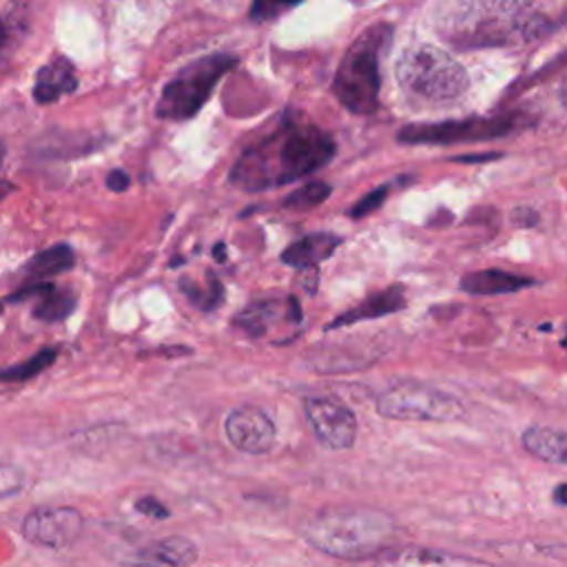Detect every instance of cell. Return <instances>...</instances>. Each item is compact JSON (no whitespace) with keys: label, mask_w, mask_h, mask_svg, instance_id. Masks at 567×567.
<instances>
[{"label":"cell","mask_w":567,"mask_h":567,"mask_svg":"<svg viewBox=\"0 0 567 567\" xmlns=\"http://www.w3.org/2000/svg\"><path fill=\"white\" fill-rule=\"evenodd\" d=\"M334 155L332 137L308 122H286L239 155L230 182L244 190H266L306 177Z\"/></svg>","instance_id":"obj_1"},{"label":"cell","mask_w":567,"mask_h":567,"mask_svg":"<svg viewBox=\"0 0 567 567\" xmlns=\"http://www.w3.org/2000/svg\"><path fill=\"white\" fill-rule=\"evenodd\" d=\"M394 532V520L385 512L363 505L326 507L301 529L308 545L346 560H361L385 549Z\"/></svg>","instance_id":"obj_2"},{"label":"cell","mask_w":567,"mask_h":567,"mask_svg":"<svg viewBox=\"0 0 567 567\" xmlns=\"http://www.w3.org/2000/svg\"><path fill=\"white\" fill-rule=\"evenodd\" d=\"M388 40L390 29L377 24L363 31L343 53L332 80V91L348 111L365 115L377 109L381 86L379 62Z\"/></svg>","instance_id":"obj_3"},{"label":"cell","mask_w":567,"mask_h":567,"mask_svg":"<svg viewBox=\"0 0 567 567\" xmlns=\"http://www.w3.org/2000/svg\"><path fill=\"white\" fill-rule=\"evenodd\" d=\"M399 84L423 100L445 102L465 93L470 78L461 62L434 44H414L396 62Z\"/></svg>","instance_id":"obj_4"},{"label":"cell","mask_w":567,"mask_h":567,"mask_svg":"<svg viewBox=\"0 0 567 567\" xmlns=\"http://www.w3.org/2000/svg\"><path fill=\"white\" fill-rule=\"evenodd\" d=\"M235 64L237 58L228 53H213L190 62L164 86L157 102V115L173 122L193 117L208 100L217 80Z\"/></svg>","instance_id":"obj_5"},{"label":"cell","mask_w":567,"mask_h":567,"mask_svg":"<svg viewBox=\"0 0 567 567\" xmlns=\"http://www.w3.org/2000/svg\"><path fill=\"white\" fill-rule=\"evenodd\" d=\"M374 408L383 419L394 421L454 423L467 414L465 405L454 394L416 381H399L388 385L377 396Z\"/></svg>","instance_id":"obj_6"},{"label":"cell","mask_w":567,"mask_h":567,"mask_svg":"<svg viewBox=\"0 0 567 567\" xmlns=\"http://www.w3.org/2000/svg\"><path fill=\"white\" fill-rule=\"evenodd\" d=\"M540 24L543 18L532 9L501 0L492 9L472 18L456 42L461 44V40H472V44H512L532 38Z\"/></svg>","instance_id":"obj_7"},{"label":"cell","mask_w":567,"mask_h":567,"mask_svg":"<svg viewBox=\"0 0 567 567\" xmlns=\"http://www.w3.org/2000/svg\"><path fill=\"white\" fill-rule=\"evenodd\" d=\"M84 527L80 509L66 505H40L22 518V536L47 549L71 547Z\"/></svg>","instance_id":"obj_8"},{"label":"cell","mask_w":567,"mask_h":567,"mask_svg":"<svg viewBox=\"0 0 567 567\" xmlns=\"http://www.w3.org/2000/svg\"><path fill=\"white\" fill-rule=\"evenodd\" d=\"M306 421L315 439L328 450H348L357 439L354 412L332 396H308L303 401Z\"/></svg>","instance_id":"obj_9"},{"label":"cell","mask_w":567,"mask_h":567,"mask_svg":"<svg viewBox=\"0 0 567 567\" xmlns=\"http://www.w3.org/2000/svg\"><path fill=\"white\" fill-rule=\"evenodd\" d=\"M224 432L228 441L246 454H264L275 445L277 439L275 423L264 410L255 405L230 410L224 421Z\"/></svg>","instance_id":"obj_10"},{"label":"cell","mask_w":567,"mask_h":567,"mask_svg":"<svg viewBox=\"0 0 567 567\" xmlns=\"http://www.w3.org/2000/svg\"><path fill=\"white\" fill-rule=\"evenodd\" d=\"M350 567H494L485 560L450 554L425 547H399L381 549L368 558L354 560Z\"/></svg>","instance_id":"obj_11"},{"label":"cell","mask_w":567,"mask_h":567,"mask_svg":"<svg viewBox=\"0 0 567 567\" xmlns=\"http://www.w3.org/2000/svg\"><path fill=\"white\" fill-rule=\"evenodd\" d=\"M199 556L197 545L186 536H164L135 549L128 567H190Z\"/></svg>","instance_id":"obj_12"},{"label":"cell","mask_w":567,"mask_h":567,"mask_svg":"<svg viewBox=\"0 0 567 567\" xmlns=\"http://www.w3.org/2000/svg\"><path fill=\"white\" fill-rule=\"evenodd\" d=\"M405 308V290L403 286L394 284L388 286L379 292H372L370 297H365L363 301H359L357 306L348 308L343 315L334 317L326 330H334V328H343V326H352L359 321H370V319H381L388 315H394L399 310Z\"/></svg>","instance_id":"obj_13"},{"label":"cell","mask_w":567,"mask_h":567,"mask_svg":"<svg viewBox=\"0 0 567 567\" xmlns=\"http://www.w3.org/2000/svg\"><path fill=\"white\" fill-rule=\"evenodd\" d=\"M527 454L543 463L567 467V432L549 425H529L520 434Z\"/></svg>","instance_id":"obj_14"},{"label":"cell","mask_w":567,"mask_h":567,"mask_svg":"<svg viewBox=\"0 0 567 567\" xmlns=\"http://www.w3.org/2000/svg\"><path fill=\"white\" fill-rule=\"evenodd\" d=\"M534 286V279L523 277V275H514V272H505V270H496V268H487V270H476V272H467L465 277H461L458 288L467 295H507V292H516L523 288Z\"/></svg>","instance_id":"obj_15"},{"label":"cell","mask_w":567,"mask_h":567,"mask_svg":"<svg viewBox=\"0 0 567 567\" xmlns=\"http://www.w3.org/2000/svg\"><path fill=\"white\" fill-rule=\"evenodd\" d=\"M339 244H341V239L332 233H312V235H306L299 241L290 244L281 252V261L292 268H310V266H317L319 261L328 259L337 250Z\"/></svg>","instance_id":"obj_16"},{"label":"cell","mask_w":567,"mask_h":567,"mask_svg":"<svg viewBox=\"0 0 567 567\" xmlns=\"http://www.w3.org/2000/svg\"><path fill=\"white\" fill-rule=\"evenodd\" d=\"M75 84H78V80H75L73 66L64 58H55L53 62H49L47 66L40 69L35 89H33V97L40 104H49V102H55L58 97H62L64 93H71L75 89Z\"/></svg>","instance_id":"obj_17"},{"label":"cell","mask_w":567,"mask_h":567,"mask_svg":"<svg viewBox=\"0 0 567 567\" xmlns=\"http://www.w3.org/2000/svg\"><path fill=\"white\" fill-rule=\"evenodd\" d=\"M290 310V297L286 301L279 299H259L250 306H246L237 317H235V326H239L244 332L257 337V334H266L270 330V326Z\"/></svg>","instance_id":"obj_18"},{"label":"cell","mask_w":567,"mask_h":567,"mask_svg":"<svg viewBox=\"0 0 567 567\" xmlns=\"http://www.w3.org/2000/svg\"><path fill=\"white\" fill-rule=\"evenodd\" d=\"M75 264V252L71 246L66 244H55L42 252H38L29 266H27V272L31 279H38V281H44L47 277H53V275H60L69 268H73Z\"/></svg>","instance_id":"obj_19"},{"label":"cell","mask_w":567,"mask_h":567,"mask_svg":"<svg viewBox=\"0 0 567 567\" xmlns=\"http://www.w3.org/2000/svg\"><path fill=\"white\" fill-rule=\"evenodd\" d=\"M75 303H78V299H75L73 292H69V290H58V288L51 286V288L38 299L33 315H35L38 319H42V321H62V319H66V317L73 312Z\"/></svg>","instance_id":"obj_20"},{"label":"cell","mask_w":567,"mask_h":567,"mask_svg":"<svg viewBox=\"0 0 567 567\" xmlns=\"http://www.w3.org/2000/svg\"><path fill=\"white\" fill-rule=\"evenodd\" d=\"M58 357V348H42L40 352H35L31 359L13 365V368H7L0 372V381H11V383H18V381H27V379H33L38 377L40 372H44Z\"/></svg>","instance_id":"obj_21"},{"label":"cell","mask_w":567,"mask_h":567,"mask_svg":"<svg viewBox=\"0 0 567 567\" xmlns=\"http://www.w3.org/2000/svg\"><path fill=\"white\" fill-rule=\"evenodd\" d=\"M179 288L190 299V303H195L202 310H213L224 297V286L219 284V279L213 272H208V281L204 286H199L190 279H182Z\"/></svg>","instance_id":"obj_22"},{"label":"cell","mask_w":567,"mask_h":567,"mask_svg":"<svg viewBox=\"0 0 567 567\" xmlns=\"http://www.w3.org/2000/svg\"><path fill=\"white\" fill-rule=\"evenodd\" d=\"M330 186L326 182H310L306 186H301L299 190H295L292 195H288L284 199L286 208H295V210H308L319 206L321 202H326L330 197Z\"/></svg>","instance_id":"obj_23"},{"label":"cell","mask_w":567,"mask_h":567,"mask_svg":"<svg viewBox=\"0 0 567 567\" xmlns=\"http://www.w3.org/2000/svg\"><path fill=\"white\" fill-rule=\"evenodd\" d=\"M22 485H24V472L13 463L0 461V498L9 494H18Z\"/></svg>","instance_id":"obj_24"},{"label":"cell","mask_w":567,"mask_h":567,"mask_svg":"<svg viewBox=\"0 0 567 567\" xmlns=\"http://www.w3.org/2000/svg\"><path fill=\"white\" fill-rule=\"evenodd\" d=\"M385 195H388V186H381V188H377V190L368 193L363 199H359V202L352 206V210H350V217H354V219H361V217L370 215L372 210H377V208L383 204Z\"/></svg>","instance_id":"obj_25"},{"label":"cell","mask_w":567,"mask_h":567,"mask_svg":"<svg viewBox=\"0 0 567 567\" xmlns=\"http://www.w3.org/2000/svg\"><path fill=\"white\" fill-rule=\"evenodd\" d=\"M135 509L142 512V514H146V516H153V518H166V516L171 514L168 507L162 505V503H159L157 498H153V496H142V498H137Z\"/></svg>","instance_id":"obj_26"},{"label":"cell","mask_w":567,"mask_h":567,"mask_svg":"<svg viewBox=\"0 0 567 567\" xmlns=\"http://www.w3.org/2000/svg\"><path fill=\"white\" fill-rule=\"evenodd\" d=\"M301 0H255V7H252V16L255 18H264L281 7H292V4H299Z\"/></svg>","instance_id":"obj_27"},{"label":"cell","mask_w":567,"mask_h":567,"mask_svg":"<svg viewBox=\"0 0 567 567\" xmlns=\"http://www.w3.org/2000/svg\"><path fill=\"white\" fill-rule=\"evenodd\" d=\"M106 186L115 193H122L131 186V177L124 173V171H111L109 177H106Z\"/></svg>","instance_id":"obj_28"},{"label":"cell","mask_w":567,"mask_h":567,"mask_svg":"<svg viewBox=\"0 0 567 567\" xmlns=\"http://www.w3.org/2000/svg\"><path fill=\"white\" fill-rule=\"evenodd\" d=\"M317 284H319V272H317V266H310L306 268V277H303V288L306 292H315L317 290Z\"/></svg>","instance_id":"obj_29"},{"label":"cell","mask_w":567,"mask_h":567,"mask_svg":"<svg viewBox=\"0 0 567 567\" xmlns=\"http://www.w3.org/2000/svg\"><path fill=\"white\" fill-rule=\"evenodd\" d=\"M551 501L560 507H567V483H558L551 492Z\"/></svg>","instance_id":"obj_30"},{"label":"cell","mask_w":567,"mask_h":567,"mask_svg":"<svg viewBox=\"0 0 567 567\" xmlns=\"http://www.w3.org/2000/svg\"><path fill=\"white\" fill-rule=\"evenodd\" d=\"M9 38H11V29H9V24L0 18V55L4 53V49H7V44H9Z\"/></svg>","instance_id":"obj_31"},{"label":"cell","mask_w":567,"mask_h":567,"mask_svg":"<svg viewBox=\"0 0 567 567\" xmlns=\"http://www.w3.org/2000/svg\"><path fill=\"white\" fill-rule=\"evenodd\" d=\"M13 190H16V186H13V184H9V182L0 179V202H2L9 193H13Z\"/></svg>","instance_id":"obj_32"},{"label":"cell","mask_w":567,"mask_h":567,"mask_svg":"<svg viewBox=\"0 0 567 567\" xmlns=\"http://www.w3.org/2000/svg\"><path fill=\"white\" fill-rule=\"evenodd\" d=\"M558 100H560V104L567 109V78L560 82V89H558Z\"/></svg>","instance_id":"obj_33"}]
</instances>
